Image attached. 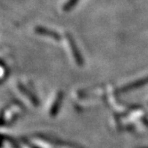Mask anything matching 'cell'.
Masks as SVG:
<instances>
[{
  "label": "cell",
  "mask_w": 148,
  "mask_h": 148,
  "mask_svg": "<svg viewBox=\"0 0 148 148\" xmlns=\"http://www.w3.org/2000/svg\"><path fill=\"white\" fill-rule=\"evenodd\" d=\"M145 84H148V78H144L142 79H138L136 80L131 84H129V85L125 86L123 88H122V92H128V91H130L134 88H140L144 85H145Z\"/></svg>",
  "instance_id": "cell-1"
}]
</instances>
